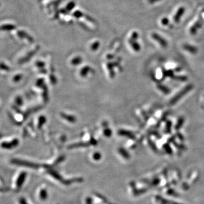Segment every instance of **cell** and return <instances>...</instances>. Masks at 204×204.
<instances>
[{"instance_id":"cell-1","label":"cell","mask_w":204,"mask_h":204,"mask_svg":"<svg viewBox=\"0 0 204 204\" xmlns=\"http://www.w3.org/2000/svg\"><path fill=\"white\" fill-rule=\"evenodd\" d=\"M11 163L13 165H16V166L29 167L30 168H34V169H37L38 167V166L37 164L30 162L26 161V160H20V159H11Z\"/></svg>"},{"instance_id":"cell-2","label":"cell","mask_w":204,"mask_h":204,"mask_svg":"<svg viewBox=\"0 0 204 204\" xmlns=\"http://www.w3.org/2000/svg\"><path fill=\"white\" fill-rule=\"evenodd\" d=\"M19 141L17 139L13 140L11 142H4L1 144V148L5 149H11L14 148L18 145Z\"/></svg>"},{"instance_id":"cell-3","label":"cell","mask_w":204,"mask_h":204,"mask_svg":"<svg viewBox=\"0 0 204 204\" xmlns=\"http://www.w3.org/2000/svg\"><path fill=\"white\" fill-rule=\"evenodd\" d=\"M26 176H27V174L26 172H22L19 174L17 180V181H16V186L18 189L20 188L22 185L23 184V183L26 180Z\"/></svg>"},{"instance_id":"cell-4","label":"cell","mask_w":204,"mask_h":204,"mask_svg":"<svg viewBox=\"0 0 204 204\" xmlns=\"http://www.w3.org/2000/svg\"><path fill=\"white\" fill-rule=\"evenodd\" d=\"M184 9L183 8H180L179 10H178L177 14H176V15L175 16V20L176 22H178L179 20V19H180V17L182 16V15L184 13Z\"/></svg>"},{"instance_id":"cell-5","label":"cell","mask_w":204,"mask_h":204,"mask_svg":"<svg viewBox=\"0 0 204 204\" xmlns=\"http://www.w3.org/2000/svg\"><path fill=\"white\" fill-rule=\"evenodd\" d=\"M46 196H47V195H46V190H44V189L42 190V191H41L40 193V198H41L42 200H44V199L46 198Z\"/></svg>"},{"instance_id":"cell-6","label":"cell","mask_w":204,"mask_h":204,"mask_svg":"<svg viewBox=\"0 0 204 204\" xmlns=\"http://www.w3.org/2000/svg\"><path fill=\"white\" fill-rule=\"evenodd\" d=\"M19 203L20 204H28L24 198H21L19 200Z\"/></svg>"},{"instance_id":"cell-7","label":"cell","mask_w":204,"mask_h":204,"mask_svg":"<svg viewBox=\"0 0 204 204\" xmlns=\"http://www.w3.org/2000/svg\"><path fill=\"white\" fill-rule=\"evenodd\" d=\"M153 2H155V1H157L158 0H153Z\"/></svg>"}]
</instances>
